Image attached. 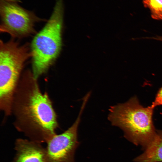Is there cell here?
Masks as SVG:
<instances>
[{
    "label": "cell",
    "mask_w": 162,
    "mask_h": 162,
    "mask_svg": "<svg viewBox=\"0 0 162 162\" xmlns=\"http://www.w3.org/2000/svg\"><path fill=\"white\" fill-rule=\"evenodd\" d=\"M21 76L13 98L11 113L14 126L30 139L47 142L56 134V116L48 95L41 91L32 71Z\"/></svg>",
    "instance_id": "cell-1"
},
{
    "label": "cell",
    "mask_w": 162,
    "mask_h": 162,
    "mask_svg": "<svg viewBox=\"0 0 162 162\" xmlns=\"http://www.w3.org/2000/svg\"><path fill=\"white\" fill-rule=\"evenodd\" d=\"M154 109L151 105L143 106L134 96L125 103L111 106L108 119L112 126L123 131L127 140L145 149L157 135L152 119Z\"/></svg>",
    "instance_id": "cell-2"
},
{
    "label": "cell",
    "mask_w": 162,
    "mask_h": 162,
    "mask_svg": "<svg viewBox=\"0 0 162 162\" xmlns=\"http://www.w3.org/2000/svg\"><path fill=\"white\" fill-rule=\"evenodd\" d=\"M63 0H56L49 19L32 41L30 46L32 72L36 79L48 71L61 51L64 13Z\"/></svg>",
    "instance_id": "cell-3"
},
{
    "label": "cell",
    "mask_w": 162,
    "mask_h": 162,
    "mask_svg": "<svg viewBox=\"0 0 162 162\" xmlns=\"http://www.w3.org/2000/svg\"><path fill=\"white\" fill-rule=\"evenodd\" d=\"M30 45L20 44L14 39L0 41V108L11 114L14 94L27 61L32 57Z\"/></svg>",
    "instance_id": "cell-4"
},
{
    "label": "cell",
    "mask_w": 162,
    "mask_h": 162,
    "mask_svg": "<svg viewBox=\"0 0 162 162\" xmlns=\"http://www.w3.org/2000/svg\"><path fill=\"white\" fill-rule=\"evenodd\" d=\"M17 0H0L1 32L14 38H22L35 33L36 23L44 20L21 6Z\"/></svg>",
    "instance_id": "cell-5"
},
{
    "label": "cell",
    "mask_w": 162,
    "mask_h": 162,
    "mask_svg": "<svg viewBox=\"0 0 162 162\" xmlns=\"http://www.w3.org/2000/svg\"><path fill=\"white\" fill-rule=\"evenodd\" d=\"M87 103L82 101L78 116L69 128L60 134H56L47 142V162H75V151L79 144L78 127Z\"/></svg>",
    "instance_id": "cell-6"
},
{
    "label": "cell",
    "mask_w": 162,
    "mask_h": 162,
    "mask_svg": "<svg viewBox=\"0 0 162 162\" xmlns=\"http://www.w3.org/2000/svg\"><path fill=\"white\" fill-rule=\"evenodd\" d=\"M16 155L12 162H47L46 148L41 143L26 139L16 141Z\"/></svg>",
    "instance_id": "cell-7"
},
{
    "label": "cell",
    "mask_w": 162,
    "mask_h": 162,
    "mask_svg": "<svg viewBox=\"0 0 162 162\" xmlns=\"http://www.w3.org/2000/svg\"><path fill=\"white\" fill-rule=\"evenodd\" d=\"M156 136L143 152L135 158V162H162V130H157Z\"/></svg>",
    "instance_id": "cell-8"
},
{
    "label": "cell",
    "mask_w": 162,
    "mask_h": 162,
    "mask_svg": "<svg viewBox=\"0 0 162 162\" xmlns=\"http://www.w3.org/2000/svg\"><path fill=\"white\" fill-rule=\"evenodd\" d=\"M143 2L150 10L152 18L162 20V0H144Z\"/></svg>",
    "instance_id": "cell-9"
},
{
    "label": "cell",
    "mask_w": 162,
    "mask_h": 162,
    "mask_svg": "<svg viewBox=\"0 0 162 162\" xmlns=\"http://www.w3.org/2000/svg\"><path fill=\"white\" fill-rule=\"evenodd\" d=\"M160 105H162V87L158 91L154 100L151 105L154 108Z\"/></svg>",
    "instance_id": "cell-10"
},
{
    "label": "cell",
    "mask_w": 162,
    "mask_h": 162,
    "mask_svg": "<svg viewBox=\"0 0 162 162\" xmlns=\"http://www.w3.org/2000/svg\"><path fill=\"white\" fill-rule=\"evenodd\" d=\"M152 39L156 40L162 41V36H157L155 37L151 38V39Z\"/></svg>",
    "instance_id": "cell-11"
}]
</instances>
